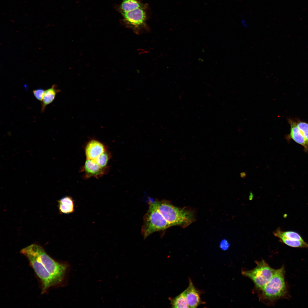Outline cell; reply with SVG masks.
<instances>
[{
	"label": "cell",
	"instance_id": "1",
	"mask_svg": "<svg viewBox=\"0 0 308 308\" xmlns=\"http://www.w3.org/2000/svg\"><path fill=\"white\" fill-rule=\"evenodd\" d=\"M28 259L40 283L42 293L52 287L66 286L71 269L69 263L55 260L40 245L31 244L21 250Z\"/></svg>",
	"mask_w": 308,
	"mask_h": 308
},
{
	"label": "cell",
	"instance_id": "2",
	"mask_svg": "<svg viewBox=\"0 0 308 308\" xmlns=\"http://www.w3.org/2000/svg\"><path fill=\"white\" fill-rule=\"evenodd\" d=\"M166 221L171 226L185 228L195 221V212L192 209L179 208L165 200L153 202Z\"/></svg>",
	"mask_w": 308,
	"mask_h": 308
},
{
	"label": "cell",
	"instance_id": "3",
	"mask_svg": "<svg viewBox=\"0 0 308 308\" xmlns=\"http://www.w3.org/2000/svg\"><path fill=\"white\" fill-rule=\"evenodd\" d=\"M284 273L283 266L275 270L272 277L261 290V297L263 299L272 302L285 296L287 290Z\"/></svg>",
	"mask_w": 308,
	"mask_h": 308
},
{
	"label": "cell",
	"instance_id": "4",
	"mask_svg": "<svg viewBox=\"0 0 308 308\" xmlns=\"http://www.w3.org/2000/svg\"><path fill=\"white\" fill-rule=\"evenodd\" d=\"M171 226L159 212L153 202H151L143 217L141 233L144 238H146L155 232L164 230Z\"/></svg>",
	"mask_w": 308,
	"mask_h": 308
},
{
	"label": "cell",
	"instance_id": "5",
	"mask_svg": "<svg viewBox=\"0 0 308 308\" xmlns=\"http://www.w3.org/2000/svg\"><path fill=\"white\" fill-rule=\"evenodd\" d=\"M275 271L263 260L257 262L254 268L242 271V274L252 281L256 288L261 290L272 277Z\"/></svg>",
	"mask_w": 308,
	"mask_h": 308
},
{
	"label": "cell",
	"instance_id": "6",
	"mask_svg": "<svg viewBox=\"0 0 308 308\" xmlns=\"http://www.w3.org/2000/svg\"><path fill=\"white\" fill-rule=\"evenodd\" d=\"M145 9L139 8L127 12L121 13L124 25L138 34L147 28Z\"/></svg>",
	"mask_w": 308,
	"mask_h": 308
},
{
	"label": "cell",
	"instance_id": "7",
	"mask_svg": "<svg viewBox=\"0 0 308 308\" xmlns=\"http://www.w3.org/2000/svg\"><path fill=\"white\" fill-rule=\"evenodd\" d=\"M108 169L100 167L94 160L86 159L80 171L84 173V177L86 179L92 177L98 178L105 175Z\"/></svg>",
	"mask_w": 308,
	"mask_h": 308
},
{
	"label": "cell",
	"instance_id": "8",
	"mask_svg": "<svg viewBox=\"0 0 308 308\" xmlns=\"http://www.w3.org/2000/svg\"><path fill=\"white\" fill-rule=\"evenodd\" d=\"M106 150L102 143L96 139H91L86 145L84 151L86 159L95 160Z\"/></svg>",
	"mask_w": 308,
	"mask_h": 308
},
{
	"label": "cell",
	"instance_id": "9",
	"mask_svg": "<svg viewBox=\"0 0 308 308\" xmlns=\"http://www.w3.org/2000/svg\"><path fill=\"white\" fill-rule=\"evenodd\" d=\"M186 301L190 308H195L201 303V299L198 291L195 288L191 280L189 285L185 290Z\"/></svg>",
	"mask_w": 308,
	"mask_h": 308
},
{
	"label": "cell",
	"instance_id": "10",
	"mask_svg": "<svg viewBox=\"0 0 308 308\" xmlns=\"http://www.w3.org/2000/svg\"><path fill=\"white\" fill-rule=\"evenodd\" d=\"M289 122L291 127V137L295 142L304 147L306 150H308V143L298 128L297 123L290 119Z\"/></svg>",
	"mask_w": 308,
	"mask_h": 308
},
{
	"label": "cell",
	"instance_id": "11",
	"mask_svg": "<svg viewBox=\"0 0 308 308\" xmlns=\"http://www.w3.org/2000/svg\"><path fill=\"white\" fill-rule=\"evenodd\" d=\"M147 7V5L142 3L141 0H122L118 9L121 13L130 11L139 8L146 9Z\"/></svg>",
	"mask_w": 308,
	"mask_h": 308
},
{
	"label": "cell",
	"instance_id": "12",
	"mask_svg": "<svg viewBox=\"0 0 308 308\" xmlns=\"http://www.w3.org/2000/svg\"><path fill=\"white\" fill-rule=\"evenodd\" d=\"M58 207L61 214H69L75 210V204L73 198L70 196H64L58 201Z\"/></svg>",
	"mask_w": 308,
	"mask_h": 308
},
{
	"label": "cell",
	"instance_id": "13",
	"mask_svg": "<svg viewBox=\"0 0 308 308\" xmlns=\"http://www.w3.org/2000/svg\"><path fill=\"white\" fill-rule=\"evenodd\" d=\"M60 91L56 85L52 86L45 90L42 100L41 101V112H44L46 106L51 103L54 100L56 94Z\"/></svg>",
	"mask_w": 308,
	"mask_h": 308
},
{
	"label": "cell",
	"instance_id": "14",
	"mask_svg": "<svg viewBox=\"0 0 308 308\" xmlns=\"http://www.w3.org/2000/svg\"><path fill=\"white\" fill-rule=\"evenodd\" d=\"M273 233L275 236L279 238L281 241L289 246L296 248H308V244L305 241L288 239L274 232Z\"/></svg>",
	"mask_w": 308,
	"mask_h": 308
},
{
	"label": "cell",
	"instance_id": "15",
	"mask_svg": "<svg viewBox=\"0 0 308 308\" xmlns=\"http://www.w3.org/2000/svg\"><path fill=\"white\" fill-rule=\"evenodd\" d=\"M171 303L173 308H189L187 303L184 291L179 295L171 299Z\"/></svg>",
	"mask_w": 308,
	"mask_h": 308
},
{
	"label": "cell",
	"instance_id": "16",
	"mask_svg": "<svg viewBox=\"0 0 308 308\" xmlns=\"http://www.w3.org/2000/svg\"><path fill=\"white\" fill-rule=\"evenodd\" d=\"M111 157V153L107 149L94 160L101 167L107 168L108 163Z\"/></svg>",
	"mask_w": 308,
	"mask_h": 308
},
{
	"label": "cell",
	"instance_id": "17",
	"mask_svg": "<svg viewBox=\"0 0 308 308\" xmlns=\"http://www.w3.org/2000/svg\"><path fill=\"white\" fill-rule=\"evenodd\" d=\"M274 232L281 235L286 238L291 240L304 242L302 237L298 233L293 231H282L280 228H278Z\"/></svg>",
	"mask_w": 308,
	"mask_h": 308
},
{
	"label": "cell",
	"instance_id": "18",
	"mask_svg": "<svg viewBox=\"0 0 308 308\" xmlns=\"http://www.w3.org/2000/svg\"><path fill=\"white\" fill-rule=\"evenodd\" d=\"M297 125L308 143V124L301 122L297 123Z\"/></svg>",
	"mask_w": 308,
	"mask_h": 308
},
{
	"label": "cell",
	"instance_id": "19",
	"mask_svg": "<svg viewBox=\"0 0 308 308\" xmlns=\"http://www.w3.org/2000/svg\"><path fill=\"white\" fill-rule=\"evenodd\" d=\"M45 90L42 88H38L33 91V94L38 100L42 101L44 96Z\"/></svg>",
	"mask_w": 308,
	"mask_h": 308
},
{
	"label": "cell",
	"instance_id": "20",
	"mask_svg": "<svg viewBox=\"0 0 308 308\" xmlns=\"http://www.w3.org/2000/svg\"><path fill=\"white\" fill-rule=\"evenodd\" d=\"M229 246V244L226 240H223L220 244V247L223 250H226Z\"/></svg>",
	"mask_w": 308,
	"mask_h": 308
},
{
	"label": "cell",
	"instance_id": "21",
	"mask_svg": "<svg viewBox=\"0 0 308 308\" xmlns=\"http://www.w3.org/2000/svg\"><path fill=\"white\" fill-rule=\"evenodd\" d=\"M240 176L242 178L244 179L246 177V172H243L240 173Z\"/></svg>",
	"mask_w": 308,
	"mask_h": 308
}]
</instances>
